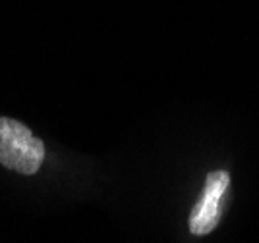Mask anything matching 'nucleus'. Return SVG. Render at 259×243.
Segmentation results:
<instances>
[{
    "instance_id": "f257e3e1",
    "label": "nucleus",
    "mask_w": 259,
    "mask_h": 243,
    "mask_svg": "<svg viewBox=\"0 0 259 243\" xmlns=\"http://www.w3.org/2000/svg\"><path fill=\"white\" fill-rule=\"evenodd\" d=\"M45 162V143L29 127L14 120L0 118V164L23 176L37 174Z\"/></svg>"
},
{
    "instance_id": "f03ea898",
    "label": "nucleus",
    "mask_w": 259,
    "mask_h": 243,
    "mask_svg": "<svg viewBox=\"0 0 259 243\" xmlns=\"http://www.w3.org/2000/svg\"><path fill=\"white\" fill-rule=\"evenodd\" d=\"M230 187V174L227 170H213L207 174L201 193L188 216V228L192 235L205 237L221 224L225 211V197Z\"/></svg>"
}]
</instances>
